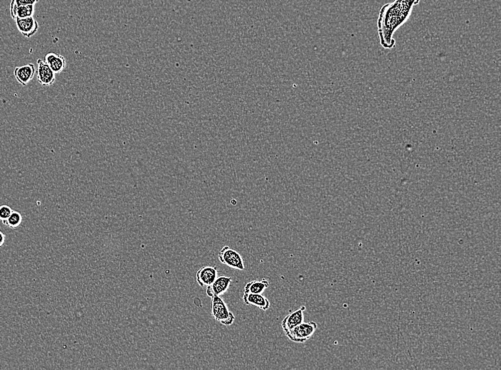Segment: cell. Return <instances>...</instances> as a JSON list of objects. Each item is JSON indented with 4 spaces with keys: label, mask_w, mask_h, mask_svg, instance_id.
Instances as JSON below:
<instances>
[{
    "label": "cell",
    "mask_w": 501,
    "mask_h": 370,
    "mask_svg": "<svg viewBox=\"0 0 501 370\" xmlns=\"http://www.w3.org/2000/svg\"><path fill=\"white\" fill-rule=\"evenodd\" d=\"M421 0H394L379 10L377 26L379 44L385 49L395 47L394 34L409 20L413 9Z\"/></svg>",
    "instance_id": "1"
},
{
    "label": "cell",
    "mask_w": 501,
    "mask_h": 370,
    "mask_svg": "<svg viewBox=\"0 0 501 370\" xmlns=\"http://www.w3.org/2000/svg\"><path fill=\"white\" fill-rule=\"evenodd\" d=\"M211 316L224 326H229L235 321V316L220 296L211 298Z\"/></svg>",
    "instance_id": "2"
},
{
    "label": "cell",
    "mask_w": 501,
    "mask_h": 370,
    "mask_svg": "<svg viewBox=\"0 0 501 370\" xmlns=\"http://www.w3.org/2000/svg\"><path fill=\"white\" fill-rule=\"evenodd\" d=\"M317 328V323L315 322L311 321L309 323L304 322L284 333L290 341L298 343H304L314 336Z\"/></svg>",
    "instance_id": "3"
},
{
    "label": "cell",
    "mask_w": 501,
    "mask_h": 370,
    "mask_svg": "<svg viewBox=\"0 0 501 370\" xmlns=\"http://www.w3.org/2000/svg\"><path fill=\"white\" fill-rule=\"evenodd\" d=\"M219 261L223 264L229 267L237 270H244L245 268L242 256L236 250L232 249L229 246H224L219 253Z\"/></svg>",
    "instance_id": "4"
},
{
    "label": "cell",
    "mask_w": 501,
    "mask_h": 370,
    "mask_svg": "<svg viewBox=\"0 0 501 370\" xmlns=\"http://www.w3.org/2000/svg\"><path fill=\"white\" fill-rule=\"evenodd\" d=\"M232 282V278L226 276H218L210 286L206 287V295L209 297L221 296L228 291Z\"/></svg>",
    "instance_id": "5"
},
{
    "label": "cell",
    "mask_w": 501,
    "mask_h": 370,
    "mask_svg": "<svg viewBox=\"0 0 501 370\" xmlns=\"http://www.w3.org/2000/svg\"><path fill=\"white\" fill-rule=\"evenodd\" d=\"M16 28L20 33L26 38L34 36L39 29V23L33 16L14 19Z\"/></svg>",
    "instance_id": "6"
},
{
    "label": "cell",
    "mask_w": 501,
    "mask_h": 370,
    "mask_svg": "<svg viewBox=\"0 0 501 370\" xmlns=\"http://www.w3.org/2000/svg\"><path fill=\"white\" fill-rule=\"evenodd\" d=\"M37 81L43 86H50L56 81V74L49 66L41 59L37 61Z\"/></svg>",
    "instance_id": "7"
},
{
    "label": "cell",
    "mask_w": 501,
    "mask_h": 370,
    "mask_svg": "<svg viewBox=\"0 0 501 370\" xmlns=\"http://www.w3.org/2000/svg\"><path fill=\"white\" fill-rule=\"evenodd\" d=\"M306 306H302L296 311L292 312L290 314L283 319L281 322V327L284 333L290 331L292 328L299 326L304 322V311Z\"/></svg>",
    "instance_id": "8"
},
{
    "label": "cell",
    "mask_w": 501,
    "mask_h": 370,
    "mask_svg": "<svg viewBox=\"0 0 501 370\" xmlns=\"http://www.w3.org/2000/svg\"><path fill=\"white\" fill-rule=\"evenodd\" d=\"M218 277V270L213 266H204L196 273V280L201 287H207Z\"/></svg>",
    "instance_id": "9"
},
{
    "label": "cell",
    "mask_w": 501,
    "mask_h": 370,
    "mask_svg": "<svg viewBox=\"0 0 501 370\" xmlns=\"http://www.w3.org/2000/svg\"><path fill=\"white\" fill-rule=\"evenodd\" d=\"M36 68L33 63L18 66L14 70V77L21 86H26L34 78Z\"/></svg>",
    "instance_id": "10"
},
{
    "label": "cell",
    "mask_w": 501,
    "mask_h": 370,
    "mask_svg": "<svg viewBox=\"0 0 501 370\" xmlns=\"http://www.w3.org/2000/svg\"><path fill=\"white\" fill-rule=\"evenodd\" d=\"M243 301L248 306H254L263 311H267L270 307V301L262 293H244Z\"/></svg>",
    "instance_id": "11"
},
{
    "label": "cell",
    "mask_w": 501,
    "mask_h": 370,
    "mask_svg": "<svg viewBox=\"0 0 501 370\" xmlns=\"http://www.w3.org/2000/svg\"><path fill=\"white\" fill-rule=\"evenodd\" d=\"M44 62L49 66L55 74H59L66 68V60L61 55L49 53L45 56Z\"/></svg>",
    "instance_id": "12"
},
{
    "label": "cell",
    "mask_w": 501,
    "mask_h": 370,
    "mask_svg": "<svg viewBox=\"0 0 501 370\" xmlns=\"http://www.w3.org/2000/svg\"><path fill=\"white\" fill-rule=\"evenodd\" d=\"M34 5H21L10 7V14L13 19H22L34 16Z\"/></svg>",
    "instance_id": "13"
},
{
    "label": "cell",
    "mask_w": 501,
    "mask_h": 370,
    "mask_svg": "<svg viewBox=\"0 0 501 370\" xmlns=\"http://www.w3.org/2000/svg\"><path fill=\"white\" fill-rule=\"evenodd\" d=\"M269 286V282L265 278H263L261 281H252L246 283L244 293H263Z\"/></svg>",
    "instance_id": "14"
},
{
    "label": "cell",
    "mask_w": 501,
    "mask_h": 370,
    "mask_svg": "<svg viewBox=\"0 0 501 370\" xmlns=\"http://www.w3.org/2000/svg\"><path fill=\"white\" fill-rule=\"evenodd\" d=\"M22 216L19 212L16 211H12L7 219L3 221L2 223L6 226H9L10 229H16L19 227V225L22 222Z\"/></svg>",
    "instance_id": "15"
},
{
    "label": "cell",
    "mask_w": 501,
    "mask_h": 370,
    "mask_svg": "<svg viewBox=\"0 0 501 370\" xmlns=\"http://www.w3.org/2000/svg\"><path fill=\"white\" fill-rule=\"evenodd\" d=\"M13 210L8 205L3 204L0 206V220L5 221L9 218Z\"/></svg>",
    "instance_id": "16"
},
{
    "label": "cell",
    "mask_w": 501,
    "mask_h": 370,
    "mask_svg": "<svg viewBox=\"0 0 501 370\" xmlns=\"http://www.w3.org/2000/svg\"><path fill=\"white\" fill-rule=\"evenodd\" d=\"M39 0H11L10 7L21 6V5H35Z\"/></svg>",
    "instance_id": "17"
},
{
    "label": "cell",
    "mask_w": 501,
    "mask_h": 370,
    "mask_svg": "<svg viewBox=\"0 0 501 370\" xmlns=\"http://www.w3.org/2000/svg\"><path fill=\"white\" fill-rule=\"evenodd\" d=\"M5 239H6V236H5V235L3 234L1 231H0V247H1V246L4 245Z\"/></svg>",
    "instance_id": "18"
}]
</instances>
